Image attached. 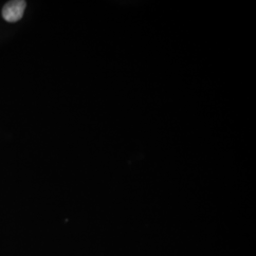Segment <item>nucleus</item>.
Instances as JSON below:
<instances>
[{"instance_id":"obj_1","label":"nucleus","mask_w":256,"mask_h":256,"mask_svg":"<svg viewBox=\"0 0 256 256\" xmlns=\"http://www.w3.org/2000/svg\"><path fill=\"white\" fill-rule=\"evenodd\" d=\"M26 8V1L14 0L5 4L2 9L3 18L8 22H16L22 18Z\"/></svg>"}]
</instances>
